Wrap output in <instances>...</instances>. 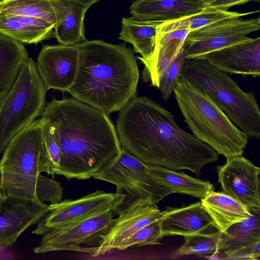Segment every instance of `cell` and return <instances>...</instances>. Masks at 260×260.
Masks as SVG:
<instances>
[{
	"mask_svg": "<svg viewBox=\"0 0 260 260\" xmlns=\"http://www.w3.org/2000/svg\"><path fill=\"white\" fill-rule=\"evenodd\" d=\"M116 131L121 147L148 165L199 176L218 158L210 146L181 129L171 112L145 96H135L119 110Z\"/></svg>",
	"mask_w": 260,
	"mask_h": 260,
	"instance_id": "obj_1",
	"label": "cell"
},
{
	"mask_svg": "<svg viewBox=\"0 0 260 260\" xmlns=\"http://www.w3.org/2000/svg\"><path fill=\"white\" fill-rule=\"evenodd\" d=\"M61 151L58 175L86 180L109 165L122 147L108 115L74 98L53 99L41 115Z\"/></svg>",
	"mask_w": 260,
	"mask_h": 260,
	"instance_id": "obj_2",
	"label": "cell"
},
{
	"mask_svg": "<svg viewBox=\"0 0 260 260\" xmlns=\"http://www.w3.org/2000/svg\"><path fill=\"white\" fill-rule=\"evenodd\" d=\"M75 45L77 73L67 90L73 98L108 115L136 96L139 78L137 59L125 43L93 40Z\"/></svg>",
	"mask_w": 260,
	"mask_h": 260,
	"instance_id": "obj_3",
	"label": "cell"
},
{
	"mask_svg": "<svg viewBox=\"0 0 260 260\" xmlns=\"http://www.w3.org/2000/svg\"><path fill=\"white\" fill-rule=\"evenodd\" d=\"M173 93L193 135L226 158L241 155L248 137L204 92L179 77Z\"/></svg>",
	"mask_w": 260,
	"mask_h": 260,
	"instance_id": "obj_4",
	"label": "cell"
},
{
	"mask_svg": "<svg viewBox=\"0 0 260 260\" xmlns=\"http://www.w3.org/2000/svg\"><path fill=\"white\" fill-rule=\"evenodd\" d=\"M180 78L206 93L248 137L260 138V111L251 92L204 59H185Z\"/></svg>",
	"mask_w": 260,
	"mask_h": 260,
	"instance_id": "obj_5",
	"label": "cell"
},
{
	"mask_svg": "<svg viewBox=\"0 0 260 260\" xmlns=\"http://www.w3.org/2000/svg\"><path fill=\"white\" fill-rule=\"evenodd\" d=\"M46 91L36 63L28 57L11 88L1 99L0 154L16 134L41 116Z\"/></svg>",
	"mask_w": 260,
	"mask_h": 260,
	"instance_id": "obj_6",
	"label": "cell"
},
{
	"mask_svg": "<svg viewBox=\"0 0 260 260\" xmlns=\"http://www.w3.org/2000/svg\"><path fill=\"white\" fill-rule=\"evenodd\" d=\"M93 178L114 184L116 186V193L125 196L117 214L120 210L140 199L150 198L156 204L172 193L169 189L154 180L150 165L122 148L118 157Z\"/></svg>",
	"mask_w": 260,
	"mask_h": 260,
	"instance_id": "obj_7",
	"label": "cell"
},
{
	"mask_svg": "<svg viewBox=\"0 0 260 260\" xmlns=\"http://www.w3.org/2000/svg\"><path fill=\"white\" fill-rule=\"evenodd\" d=\"M0 160L3 182L51 174L42 118L35 120L16 134L7 144Z\"/></svg>",
	"mask_w": 260,
	"mask_h": 260,
	"instance_id": "obj_8",
	"label": "cell"
},
{
	"mask_svg": "<svg viewBox=\"0 0 260 260\" xmlns=\"http://www.w3.org/2000/svg\"><path fill=\"white\" fill-rule=\"evenodd\" d=\"M116 210L95 214L61 228L43 234L40 245L34 249L36 253L57 251H74L92 256L100 245L102 237L114 224Z\"/></svg>",
	"mask_w": 260,
	"mask_h": 260,
	"instance_id": "obj_9",
	"label": "cell"
},
{
	"mask_svg": "<svg viewBox=\"0 0 260 260\" xmlns=\"http://www.w3.org/2000/svg\"><path fill=\"white\" fill-rule=\"evenodd\" d=\"M124 198L121 194L98 190L79 199L51 204L49 211L37 223L32 234L43 235L107 210L117 212Z\"/></svg>",
	"mask_w": 260,
	"mask_h": 260,
	"instance_id": "obj_10",
	"label": "cell"
},
{
	"mask_svg": "<svg viewBox=\"0 0 260 260\" xmlns=\"http://www.w3.org/2000/svg\"><path fill=\"white\" fill-rule=\"evenodd\" d=\"M260 29V18H230L190 31L183 43L185 59L245 41L246 36Z\"/></svg>",
	"mask_w": 260,
	"mask_h": 260,
	"instance_id": "obj_11",
	"label": "cell"
},
{
	"mask_svg": "<svg viewBox=\"0 0 260 260\" xmlns=\"http://www.w3.org/2000/svg\"><path fill=\"white\" fill-rule=\"evenodd\" d=\"M216 172L223 193L249 209H260L259 167L241 155L226 158Z\"/></svg>",
	"mask_w": 260,
	"mask_h": 260,
	"instance_id": "obj_12",
	"label": "cell"
},
{
	"mask_svg": "<svg viewBox=\"0 0 260 260\" xmlns=\"http://www.w3.org/2000/svg\"><path fill=\"white\" fill-rule=\"evenodd\" d=\"M190 31L187 17L162 22L156 28L153 52L150 58L141 60L144 64L142 78L158 88L160 79L178 55Z\"/></svg>",
	"mask_w": 260,
	"mask_h": 260,
	"instance_id": "obj_13",
	"label": "cell"
},
{
	"mask_svg": "<svg viewBox=\"0 0 260 260\" xmlns=\"http://www.w3.org/2000/svg\"><path fill=\"white\" fill-rule=\"evenodd\" d=\"M49 211V205L36 198L15 195L0 201V248L12 246L26 229L38 223Z\"/></svg>",
	"mask_w": 260,
	"mask_h": 260,
	"instance_id": "obj_14",
	"label": "cell"
},
{
	"mask_svg": "<svg viewBox=\"0 0 260 260\" xmlns=\"http://www.w3.org/2000/svg\"><path fill=\"white\" fill-rule=\"evenodd\" d=\"M78 66L76 45H44L36 63L47 91L55 89L67 91L75 81Z\"/></svg>",
	"mask_w": 260,
	"mask_h": 260,
	"instance_id": "obj_15",
	"label": "cell"
},
{
	"mask_svg": "<svg viewBox=\"0 0 260 260\" xmlns=\"http://www.w3.org/2000/svg\"><path fill=\"white\" fill-rule=\"evenodd\" d=\"M119 216L102 237L100 245L92 255L96 257L111 250L118 243L130 237L147 225L160 219L162 211L150 198L140 199L120 210Z\"/></svg>",
	"mask_w": 260,
	"mask_h": 260,
	"instance_id": "obj_16",
	"label": "cell"
},
{
	"mask_svg": "<svg viewBox=\"0 0 260 260\" xmlns=\"http://www.w3.org/2000/svg\"><path fill=\"white\" fill-rule=\"evenodd\" d=\"M250 210L248 217L220 232L218 259L259 260L260 209Z\"/></svg>",
	"mask_w": 260,
	"mask_h": 260,
	"instance_id": "obj_17",
	"label": "cell"
},
{
	"mask_svg": "<svg viewBox=\"0 0 260 260\" xmlns=\"http://www.w3.org/2000/svg\"><path fill=\"white\" fill-rule=\"evenodd\" d=\"M194 59L207 61L217 70L230 74L260 76V38L248 40Z\"/></svg>",
	"mask_w": 260,
	"mask_h": 260,
	"instance_id": "obj_18",
	"label": "cell"
},
{
	"mask_svg": "<svg viewBox=\"0 0 260 260\" xmlns=\"http://www.w3.org/2000/svg\"><path fill=\"white\" fill-rule=\"evenodd\" d=\"M160 224L163 237L189 236L203 233L211 226L214 227L212 218L201 202L162 211Z\"/></svg>",
	"mask_w": 260,
	"mask_h": 260,
	"instance_id": "obj_19",
	"label": "cell"
},
{
	"mask_svg": "<svg viewBox=\"0 0 260 260\" xmlns=\"http://www.w3.org/2000/svg\"><path fill=\"white\" fill-rule=\"evenodd\" d=\"M54 12L53 36L61 45H75L86 41L84 19L89 8L76 0H48Z\"/></svg>",
	"mask_w": 260,
	"mask_h": 260,
	"instance_id": "obj_20",
	"label": "cell"
},
{
	"mask_svg": "<svg viewBox=\"0 0 260 260\" xmlns=\"http://www.w3.org/2000/svg\"><path fill=\"white\" fill-rule=\"evenodd\" d=\"M205 6L204 0H136L130 13L140 20L166 22L196 14Z\"/></svg>",
	"mask_w": 260,
	"mask_h": 260,
	"instance_id": "obj_21",
	"label": "cell"
},
{
	"mask_svg": "<svg viewBox=\"0 0 260 260\" xmlns=\"http://www.w3.org/2000/svg\"><path fill=\"white\" fill-rule=\"evenodd\" d=\"M63 190L59 182L40 174L3 183L0 193L2 197L15 195L54 204L62 201Z\"/></svg>",
	"mask_w": 260,
	"mask_h": 260,
	"instance_id": "obj_22",
	"label": "cell"
},
{
	"mask_svg": "<svg viewBox=\"0 0 260 260\" xmlns=\"http://www.w3.org/2000/svg\"><path fill=\"white\" fill-rule=\"evenodd\" d=\"M54 25L35 17L0 15V32L22 43L37 44L53 36Z\"/></svg>",
	"mask_w": 260,
	"mask_h": 260,
	"instance_id": "obj_23",
	"label": "cell"
},
{
	"mask_svg": "<svg viewBox=\"0 0 260 260\" xmlns=\"http://www.w3.org/2000/svg\"><path fill=\"white\" fill-rule=\"evenodd\" d=\"M201 202L212 218L214 227L222 233L251 214L249 208L223 192L213 191Z\"/></svg>",
	"mask_w": 260,
	"mask_h": 260,
	"instance_id": "obj_24",
	"label": "cell"
},
{
	"mask_svg": "<svg viewBox=\"0 0 260 260\" xmlns=\"http://www.w3.org/2000/svg\"><path fill=\"white\" fill-rule=\"evenodd\" d=\"M162 21L143 20L133 16L123 18L119 38L133 45L134 50L140 53V60L150 58L156 41V28Z\"/></svg>",
	"mask_w": 260,
	"mask_h": 260,
	"instance_id": "obj_25",
	"label": "cell"
},
{
	"mask_svg": "<svg viewBox=\"0 0 260 260\" xmlns=\"http://www.w3.org/2000/svg\"><path fill=\"white\" fill-rule=\"evenodd\" d=\"M150 169L154 180L172 193L184 194L202 200L214 191L213 185L208 181L159 166L150 165Z\"/></svg>",
	"mask_w": 260,
	"mask_h": 260,
	"instance_id": "obj_26",
	"label": "cell"
},
{
	"mask_svg": "<svg viewBox=\"0 0 260 260\" xmlns=\"http://www.w3.org/2000/svg\"><path fill=\"white\" fill-rule=\"evenodd\" d=\"M28 57L22 43L0 32V100L11 88Z\"/></svg>",
	"mask_w": 260,
	"mask_h": 260,
	"instance_id": "obj_27",
	"label": "cell"
},
{
	"mask_svg": "<svg viewBox=\"0 0 260 260\" xmlns=\"http://www.w3.org/2000/svg\"><path fill=\"white\" fill-rule=\"evenodd\" d=\"M14 15L38 18L55 26V17L48 0H2L0 15Z\"/></svg>",
	"mask_w": 260,
	"mask_h": 260,
	"instance_id": "obj_28",
	"label": "cell"
},
{
	"mask_svg": "<svg viewBox=\"0 0 260 260\" xmlns=\"http://www.w3.org/2000/svg\"><path fill=\"white\" fill-rule=\"evenodd\" d=\"M220 232L212 233H201L184 237L185 241L178 248L177 253L179 255H203L217 253Z\"/></svg>",
	"mask_w": 260,
	"mask_h": 260,
	"instance_id": "obj_29",
	"label": "cell"
},
{
	"mask_svg": "<svg viewBox=\"0 0 260 260\" xmlns=\"http://www.w3.org/2000/svg\"><path fill=\"white\" fill-rule=\"evenodd\" d=\"M162 238L159 219L147 225L130 237L116 244L113 250H124L133 246L160 244V241Z\"/></svg>",
	"mask_w": 260,
	"mask_h": 260,
	"instance_id": "obj_30",
	"label": "cell"
},
{
	"mask_svg": "<svg viewBox=\"0 0 260 260\" xmlns=\"http://www.w3.org/2000/svg\"><path fill=\"white\" fill-rule=\"evenodd\" d=\"M259 11L257 10L246 13H238L215 8H204L199 13L187 17V18L190 31H192L218 21L230 18H239Z\"/></svg>",
	"mask_w": 260,
	"mask_h": 260,
	"instance_id": "obj_31",
	"label": "cell"
},
{
	"mask_svg": "<svg viewBox=\"0 0 260 260\" xmlns=\"http://www.w3.org/2000/svg\"><path fill=\"white\" fill-rule=\"evenodd\" d=\"M185 58L183 46L178 55L168 67L159 83V89L163 100L167 102L173 92L176 82L183 68Z\"/></svg>",
	"mask_w": 260,
	"mask_h": 260,
	"instance_id": "obj_32",
	"label": "cell"
},
{
	"mask_svg": "<svg viewBox=\"0 0 260 260\" xmlns=\"http://www.w3.org/2000/svg\"><path fill=\"white\" fill-rule=\"evenodd\" d=\"M42 119L45 141L50 161L51 174L53 176L57 175L60 169L61 151L50 125L46 120L43 118Z\"/></svg>",
	"mask_w": 260,
	"mask_h": 260,
	"instance_id": "obj_33",
	"label": "cell"
},
{
	"mask_svg": "<svg viewBox=\"0 0 260 260\" xmlns=\"http://www.w3.org/2000/svg\"><path fill=\"white\" fill-rule=\"evenodd\" d=\"M258 0H212L205 5V8H212L223 10L228 9L234 6L244 4L250 1Z\"/></svg>",
	"mask_w": 260,
	"mask_h": 260,
	"instance_id": "obj_34",
	"label": "cell"
},
{
	"mask_svg": "<svg viewBox=\"0 0 260 260\" xmlns=\"http://www.w3.org/2000/svg\"><path fill=\"white\" fill-rule=\"evenodd\" d=\"M81 2V3L84 4L88 8H89L92 5L96 3L97 2L100 0H76Z\"/></svg>",
	"mask_w": 260,
	"mask_h": 260,
	"instance_id": "obj_35",
	"label": "cell"
},
{
	"mask_svg": "<svg viewBox=\"0 0 260 260\" xmlns=\"http://www.w3.org/2000/svg\"><path fill=\"white\" fill-rule=\"evenodd\" d=\"M3 172H2L1 167L0 166V190L2 189V186H3Z\"/></svg>",
	"mask_w": 260,
	"mask_h": 260,
	"instance_id": "obj_36",
	"label": "cell"
},
{
	"mask_svg": "<svg viewBox=\"0 0 260 260\" xmlns=\"http://www.w3.org/2000/svg\"><path fill=\"white\" fill-rule=\"evenodd\" d=\"M212 1V0H204V2L205 3V5Z\"/></svg>",
	"mask_w": 260,
	"mask_h": 260,
	"instance_id": "obj_37",
	"label": "cell"
},
{
	"mask_svg": "<svg viewBox=\"0 0 260 260\" xmlns=\"http://www.w3.org/2000/svg\"><path fill=\"white\" fill-rule=\"evenodd\" d=\"M2 197L1 194V193H0V201H1V199H2Z\"/></svg>",
	"mask_w": 260,
	"mask_h": 260,
	"instance_id": "obj_38",
	"label": "cell"
}]
</instances>
